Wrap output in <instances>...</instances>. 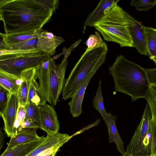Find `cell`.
Instances as JSON below:
<instances>
[{
	"mask_svg": "<svg viewBox=\"0 0 156 156\" xmlns=\"http://www.w3.org/2000/svg\"><path fill=\"white\" fill-rule=\"evenodd\" d=\"M98 85L96 95L92 101V106L101 114L106 124L107 123V113L106 112L103 103L101 89V80L98 81Z\"/></svg>",
	"mask_w": 156,
	"mask_h": 156,
	"instance_id": "cell-25",
	"label": "cell"
},
{
	"mask_svg": "<svg viewBox=\"0 0 156 156\" xmlns=\"http://www.w3.org/2000/svg\"><path fill=\"white\" fill-rule=\"evenodd\" d=\"M117 117L112 115L110 112L107 113V123L106 125L108 130L109 142H114L116 145L117 150L122 156L126 153L124 148V143L117 129L115 122Z\"/></svg>",
	"mask_w": 156,
	"mask_h": 156,
	"instance_id": "cell-19",
	"label": "cell"
},
{
	"mask_svg": "<svg viewBox=\"0 0 156 156\" xmlns=\"http://www.w3.org/2000/svg\"><path fill=\"white\" fill-rule=\"evenodd\" d=\"M11 93L0 85V114H2L8 101Z\"/></svg>",
	"mask_w": 156,
	"mask_h": 156,
	"instance_id": "cell-30",
	"label": "cell"
},
{
	"mask_svg": "<svg viewBox=\"0 0 156 156\" xmlns=\"http://www.w3.org/2000/svg\"><path fill=\"white\" fill-rule=\"evenodd\" d=\"M48 56L41 51L34 49L29 51L0 56V68L8 72L20 75L27 69L37 68Z\"/></svg>",
	"mask_w": 156,
	"mask_h": 156,
	"instance_id": "cell-5",
	"label": "cell"
},
{
	"mask_svg": "<svg viewBox=\"0 0 156 156\" xmlns=\"http://www.w3.org/2000/svg\"><path fill=\"white\" fill-rule=\"evenodd\" d=\"M146 101L151 109L153 119L156 123V94L151 89Z\"/></svg>",
	"mask_w": 156,
	"mask_h": 156,
	"instance_id": "cell-31",
	"label": "cell"
},
{
	"mask_svg": "<svg viewBox=\"0 0 156 156\" xmlns=\"http://www.w3.org/2000/svg\"><path fill=\"white\" fill-rule=\"evenodd\" d=\"M50 56L36 68V74L38 80L39 89L47 102L52 104L50 81Z\"/></svg>",
	"mask_w": 156,
	"mask_h": 156,
	"instance_id": "cell-13",
	"label": "cell"
},
{
	"mask_svg": "<svg viewBox=\"0 0 156 156\" xmlns=\"http://www.w3.org/2000/svg\"><path fill=\"white\" fill-rule=\"evenodd\" d=\"M101 66L95 67L79 86L69 103L70 111L73 117L80 116L82 112V105L87 86L90 80Z\"/></svg>",
	"mask_w": 156,
	"mask_h": 156,
	"instance_id": "cell-12",
	"label": "cell"
},
{
	"mask_svg": "<svg viewBox=\"0 0 156 156\" xmlns=\"http://www.w3.org/2000/svg\"><path fill=\"white\" fill-rule=\"evenodd\" d=\"M109 70L115 91L129 96L132 101L140 98L147 99L151 84L145 69L121 55L116 58Z\"/></svg>",
	"mask_w": 156,
	"mask_h": 156,
	"instance_id": "cell-2",
	"label": "cell"
},
{
	"mask_svg": "<svg viewBox=\"0 0 156 156\" xmlns=\"http://www.w3.org/2000/svg\"><path fill=\"white\" fill-rule=\"evenodd\" d=\"M41 30L9 34L0 33V36L2 38L0 44L4 45L12 44L37 37L39 33Z\"/></svg>",
	"mask_w": 156,
	"mask_h": 156,
	"instance_id": "cell-22",
	"label": "cell"
},
{
	"mask_svg": "<svg viewBox=\"0 0 156 156\" xmlns=\"http://www.w3.org/2000/svg\"><path fill=\"white\" fill-rule=\"evenodd\" d=\"M151 156H156V123L153 118L151 122Z\"/></svg>",
	"mask_w": 156,
	"mask_h": 156,
	"instance_id": "cell-32",
	"label": "cell"
},
{
	"mask_svg": "<svg viewBox=\"0 0 156 156\" xmlns=\"http://www.w3.org/2000/svg\"><path fill=\"white\" fill-rule=\"evenodd\" d=\"M36 73V68H32L23 71L20 75L22 82L20 86L17 95L19 104L24 106L27 103L30 86Z\"/></svg>",
	"mask_w": 156,
	"mask_h": 156,
	"instance_id": "cell-16",
	"label": "cell"
},
{
	"mask_svg": "<svg viewBox=\"0 0 156 156\" xmlns=\"http://www.w3.org/2000/svg\"><path fill=\"white\" fill-rule=\"evenodd\" d=\"M37 129L32 128H21L16 136L11 138L5 151H8L18 145L30 143L40 139L41 137L37 135Z\"/></svg>",
	"mask_w": 156,
	"mask_h": 156,
	"instance_id": "cell-15",
	"label": "cell"
},
{
	"mask_svg": "<svg viewBox=\"0 0 156 156\" xmlns=\"http://www.w3.org/2000/svg\"><path fill=\"white\" fill-rule=\"evenodd\" d=\"M153 118L152 113L147 103L139 124L128 144L126 153L132 156H146L150 150V132L149 128Z\"/></svg>",
	"mask_w": 156,
	"mask_h": 156,
	"instance_id": "cell-6",
	"label": "cell"
},
{
	"mask_svg": "<svg viewBox=\"0 0 156 156\" xmlns=\"http://www.w3.org/2000/svg\"><path fill=\"white\" fill-rule=\"evenodd\" d=\"M22 82L20 75L9 73L0 68V85L11 93L17 94Z\"/></svg>",
	"mask_w": 156,
	"mask_h": 156,
	"instance_id": "cell-20",
	"label": "cell"
},
{
	"mask_svg": "<svg viewBox=\"0 0 156 156\" xmlns=\"http://www.w3.org/2000/svg\"><path fill=\"white\" fill-rule=\"evenodd\" d=\"M63 144H61L56 145L45 151L37 156H55L56 153L59 151V148Z\"/></svg>",
	"mask_w": 156,
	"mask_h": 156,
	"instance_id": "cell-33",
	"label": "cell"
},
{
	"mask_svg": "<svg viewBox=\"0 0 156 156\" xmlns=\"http://www.w3.org/2000/svg\"><path fill=\"white\" fill-rule=\"evenodd\" d=\"M123 156H132L130 155L125 153V154Z\"/></svg>",
	"mask_w": 156,
	"mask_h": 156,
	"instance_id": "cell-37",
	"label": "cell"
},
{
	"mask_svg": "<svg viewBox=\"0 0 156 156\" xmlns=\"http://www.w3.org/2000/svg\"><path fill=\"white\" fill-rule=\"evenodd\" d=\"M44 136L33 142L18 145L8 151H5L0 156H27L44 140Z\"/></svg>",
	"mask_w": 156,
	"mask_h": 156,
	"instance_id": "cell-21",
	"label": "cell"
},
{
	"mask_svg": "<svg viewBox=\"0 0 156 156\" xmlns=\"http://www.w3.org/2000/svg\"><path fill=\"white\" fill-rule=\"evenodd\" d=\"M145 70L151 85H156V68L145 69Z\"/></svg>",
	"mask_w": 156,
	"mask_h": 156,
	"instance_id": "cell-34",
	"label": "cell"
},
{
	"mask_svg": "<svg viewBox=\"0 0 156 156\" xmlns=\"http://www.w3.org/2000/svg\"><path fill=\"white\" fill-rule=\"evenodd\" d=\"M37 77L36 73L31 81L28 92L27 103L42 106L47 102L39 89V84L36 81Z\"/></svg>",
	"mask_w": 156,
	"mask_h": 156,
	"instance_id": "cell-23",
	"label": "cell"
},
{
	"mask_svg": "<svg viewBox=\"0 0 156 156\" xmlns=\"http://www.w3.org/2000/svg\"><path fill=\"white\" fill-rule=\"evenodd\" d=\"M40 128L44 130L48 136L58 133L59 123L57 114L53 107L47 104L40 106Z\"/></svg>",
	"mask_w": 156,
	"mask_h": 156,
	"instance_id": "cell-10",
	"label": "cell"
},
{
	"mask_svg": "<svg viewBox=\"0 0 156 156\" xmlns=\"http://www.w3.org/2000/svg\"><path fill=\"white\" fill-rule=\"evenodd\" d=\"M37 37L12 44L4 45L0 44V49H6L22 50L37 49V44L38 40Z\"/></svg>",
	"mask_w": 156,
	"mask_h": 156,
	"instance_id": "cell-26",
	"label": "cell"
},
{
	"mask_svg": "<svg viewBox=\"0 0 156 156\" xmlns=\"http://www.w3.org/2000/svg\"><path fill=\"white\" fill-rule=\"evenodd\" d=\"M26 109L24 106L19 104L16 118L14 125L15 136L19 132L21 125L25 116Z\"/></svg>",
	"mask_w": 156,
	"mask_h": 156,
	"instance_id": "cell-29",
	"label": "cell"
},
{
	"mask_svg": "<svg viewBox=\"0 0 156 156\" xmlns=\"http://www.w3.org/2000/svg\"><path fill=\"white\" fill-rule=\"evenodd\" d=\"M126 12L117 3L105 11V16L93 27L107 41L116 43L121 47H133Z\"/></svg>",
	"mask_w": 156,
	"mask_h": 156,
	"instance_id": "cell-3",
	"label": "cell"
},
{
	"mask_svg": "<svg viewBox=\"0 0 156 156\" xmlns=\"http://www.w3.org/2000/svg\"><path fill=\"white\" fill-rule=\"evenodd\" d=\"M73 136L59 133L51 136L47 135L44 141L27 156H37L48 149L60 144H65Z\"/></svg>",
	"mask_w": 156,
	"mask_h": 156,
	"instance_id": "cell-14",
	"label": "cell"
},
{
	"mask_svg": "<svg viewBox=\"0 0 156 156\" xmlns=\"http://www.w3.org/2000/svg\"><path fill=\"white\" fill-rule=\"evenodd\" d=\"M108 51L106 43L89 51L86 50L65 80L62 92L63 99L71 98L91 71L97 66H101L105 63Z\"/></svg>",
	"mask_w": 156,
	"mask_h": 156,
	"instance_id": "cell-4",
	"label": "cell"
},
{
	"mask_svg": "<svg viewBox=\"0 0 156 156\" xmlns=\"http://www.w3.org/2000/svg\"><path fill=\"white\" fill-rule=\"evenodd\" d=\"M130 4L138 11H147L156 5V0H132Z\"/></svg>",
	"mask_w": 156,
	"mask_h": 156,
	"instance_id": "cell-28",
	"label": "cell"
},
{
	"mask_svg": "<svg viewBox=\"0 0 156 156\" xmlns=\"http://www.w3.org/2000/svg\"><path fill=\"white\" fill-rule=\"evenodd\" d=\"M76 42L69 48H64L61 55H64V58L61 63L56 65L51 56H50L49 67L50 81L51 100L53 105H55L61 93L62 92L65 82V74L68 62V58L71 51L78 45Z\"/></svg>",
	"mask_w": 156,
	"mask_h": 156,
	"instance_id": "cell-7",
	"label": "cell"
},
{
	"mask_svg": "<svg viewBox=\"0 0 156 156\" xmlns=\"http://www.w3.org/2000/svg\"><path fill=\"white\" fill-rule=\"evenodd\" d=\"M37 49L48 56H51L55 52L56 48L65 41L61 37L55 36L46 30H41L37 37Z\"/></svg>",
	"mask_w": 156,
	"mask_h": 156,
	"instance_id": "cell-11",
	"label": "cell"
},
{
	"mask_svg": "<svg viewBox=\"0 0 156 156\" xmlns=\"http://www.w3.org/2000/svg\"><path fill=\"white\" fill-rule=\"evenodd\" d=\"M57 0H1L0 20L5 34L42 30L58 6Z\"/></svg>",
	"mask_w": 156,
	"mask_h": 156,
	"instance_id": "cell-1",
	"label": "cell"
},
{
	"mask_svg": "<svg viewBox=\"0 0 156 156\" xmlns=\"http://www.w3.org/2000/svg\"><path fill=\"white\" fill-rule=\"evenodd\" d=\"M148 56L156 65V29L144 26Z\"/></svg>",
	"mask_w": 156,
	"mask_h": 156,
	"instance_id": "cell-24",
	"label": "cell"
},
{
	"mask_svg": "<svg viewBox=\"0 0 156 156\" xmlns=\"http://www.w3.org/2000/svg\"><path fill=\"white\" fill-rule=\"evenodd\" d=\"M119 1L100 0L96 8L88 15L84 23V25L93 27L95 23L99 21L105 16V11L117 3Z\"/></svg>",
	"mask_w": 156,
	"mask_h": 156,
	"instance_id": "cell-17",
	"label": "cell"
},
{
	"mask_svg": "<svg viewBox=\"0 0 156 156\" xmlns=\"http://www.w3.org/2000/svg\"><path fill=\"white\" fill-rule=\"evenodd\" d=\"M19 105L17 94L11 93L5 108L0 114L4 121L3 130L8 136L11 138L15 136L14 125Z\"/></svg>",
	"mask_w": 156,
	"mask_h": 156,
	"instance_id": "cell-9",
	"label": "cell"
},
{
	"mask_svg": "<svg viewBox=\"0 0 156 156\" xmlns=\"http://www.w3.org/2000/svg\"><path fill=\"white\" fill-rule=\"evenodd\" d=\"M129 30L134 47L140 54L148 55L144 26L126 12Z\"/></svg>",
	"mask_w": 156,
	"mask_h": 156,
	"instance_id": "cell-8",
	"label": "cell"
},
{
	"mask_svg": "<svg viewBox=\"0 0 156 156\" xmlns=\"http://www.w3.org/2000/svg\"><path fill=\"white\" fill-rule=\"evenodd\" d=\"M3 134L1 130L0 131V149H2L3 144Z\"/></svg>",
	"mask_w": 156,
	"mask_h": 156,
	"instance_id": "cell-35",
	"label": "cell"
},
{
	"mask_svg": "<svg viewBox=\"0 0 156 156\" xmlns=\"http://www.w3.org/2000/svg\"></svg>",
	"mask_w": 156,
	"mask_h": 156,
	"instance_id": "cell-38",
	"label": "cell"
},
{
	"mask_svg": "<svg viewBox=\"0 0 156 156\" xmlns=\"http://www.w3.org/2000/svg\"><path fill=\"white\" fill-rule=\"evenodd\" d=\"M105 43L102 39L99 32L95 31L94 34L90 35L87 40L86 44L87 48L86 50L89 51L94 48L101 46Z\"/></svg>",
	"mask_w": 156,
	"mask_h": 156,
	"instance_id": "cell-27",
	"label": "cell"
},
{
	"mask_svg": "<svg viewBox=\"0 0 156 156\" xmlns=\"http://www.w3.org/2000/svg\"><path fill=\"white\" fill-rule=\"evenodd\" d=\"M151 90L156 94V85H151Z\"/></svg>",
	"mask_w": 156,
	"mask_h": 156,
	"instance_id": "cell-36",
	"label": "cell"
},
{
	"mask_svg": "<svg viewBox=\"0 0 156 156\" xmlns=\"http://www.w3.org/2000/svg\"><path fill=\"white\" fill-rule=\"evenodd\" d=\"M24 107L26 110L25 116L20 129L25 128H40V106L28 102Z\"/></svg>",
	"mask_w": 156,
	"mask_h": 156,
	"instance_id": "cell-18",
	"label": "cell"
}]
</instances>
